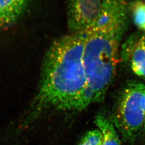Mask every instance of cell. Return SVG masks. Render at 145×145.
I'll return each mask as SVG.
<instances>
[{
  "instance_id": "4",
  "label": "cell",
  "mask_w": 145,
  "mask_h": 145,
  "mask_svg": "<svg viewBox=\"0 0 145 145\" xmlns=\"http://www.w3.org/2000/svg\"><path fill=\"white\" fill-rule=\"evenodd\" d=\"M102 7V0H68L67 24L71 33L93 27L100 17Z\"/></svg>"
},
{
  "instance_id": "3",
  "label": "cell",
  "mask_w": 145,
  "mask_h": 145,
  "mask_svg": "<svg viewBox=\"0 0 145 145\" xmlns=\"http://www.w3.org/2000/svg\"><path fill=\"white\" fill-rule=\"evenodd\" d=\"M145 95V84L137 82L129 84L120 97L112 119L114 127L130 144L144 132Z\"/></svg>"
},
{
  "instance_id": "9",
  "label": "cell",
  "mask_w": 145,
  "mask_h": 145,
  "mask_svg": "<svg viewBox=\"0 0 145 145\" xmlns=\"http://www.w3.org/2000/svg\"><path fill=\"white\" fill-rule=\"evenodd\" d=\"M141 30L144 31L145 33V18H144V24H143V26H142V27L141 29Z\"/></svg>"
},
{
  "instance_id": "6",
  "label": "cell",
  "mask_w": 145,
  "mask_h": 145,
  "mask_svg": "<svg viewBox=\"0 0 145 145\" xmlns=\"http://www.w3.org/2000/svg\"><path fill=\"white\" fill-rule=\"evenodd\" d=\"M29 0H0V27L15 23L25 10Z\"/></svg>"
},
{
  "instance_id": "8",
  "label": "cell",
  "mask_w": 145,
  "mask_h": 145,
  "mask_svg": "<svg viewBox=\"0 0 145 145\" xmlns=\"http://www.w3.org/2000/svg\"><path fill=\"white\" fill-rule=\"evenodd\" d=\"M103 137V134L99 129L91 130L83 135L78 145H101Z\"/></svg>"
},
{
  "instance_id": "1",
  "label": "cell",
  "mask_w": 145,
  "mask_h": 145,
  "mask_svg": "<svg viewBox=\"0 0 145 145\" xmlns=\"http://www.w3.org/2000/svg\"><path fill=\"white\" fill-rule=\"evenodd\" d=\"M84 39V31L70 33L55 41L50 47L36 97L38 110L47 108L81 110L87 107L83 62Z\"/></svg>"
},
{
  "instance_id": "7",
  "label": "cell",
  "mask_w": 145,
  "mask_h": 145,
  "mask_svg": "<svg viewBox=\"0 0 145 145\" xmlns=\"http://www.w3.org/2000/svg\"><path fill=\"white\" fill-rule=\"evenodd\" d=\"M95 123L103 134L101 145H121L118 133L112 123L102 114L98 115Z\"/></svg>"
},
{
  "instance_id": "5",
  "label": "cell",
  "mask_w": 145,
  "mask_h": 145,
  "mask_svg": "<svg viewBox=\"0 0 145 145\" xmlns=\"http://www.w3.org/2000/svg\"><path fill=\"white\" fill-rule=\"evenodd\" d=\"M122 54L132 71L145 78V35L131 37L125 42Z\"/></svg>"
},
{
  "instance_id": "2",
  "label": "cell",
  "mask_w": 145,
  "mask_h": 145,
  "mask_svg": "<svg viewBox=\"0 0 145 145\" xmlns=\"http://www.w3.org/2000/svg\"><path fill=\"white\" fill-rule=\"evenodd\" d=\"M125 0H103L97 23L84 31L83 62L87 106L103 99L119 62V44L126 17Z\"/></svg>"
},
{
  "instance_id": "10",
  "label": "cell",
  "mask_w": 145,
  "mask_h": 145,
  "mask_svg": "<svg viewBox=\"0 0 145 145\" xmlns=\"http://www.w3.org/2000/svg\"><path fill=\"white\" fill-rule=\"evenodd\" d=\"M144 109H145V104H144ZM144 133H145V129H144Z\"/></svg>"
}]
</instances>
